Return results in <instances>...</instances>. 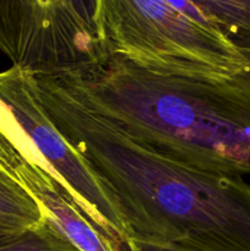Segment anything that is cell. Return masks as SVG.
<instances>
[{
	"instance_id": "cell-1",
	"label": "cell",
	"mask_w": 250,
	"mask_h": 251,
	"mask_svg": "<svg viewBox=\"0 0 250 251\" xmlns=\"http://www.w3.org/2000/svg\"><path fill=\"white\" fill-rule=\"evenodd\" d=\"M32 75L50 122L119 203L130 240L250 251V185L242 176L157 153L86 109L46 75Z\"/></svg>"
},
{
	"instance_id": "cell-2",
	"label": "cell",
	"mask_w": 250,
	"mask_h": 251,
	"mask_svg": "<svg viewBox=\"0 0 250 251\" xmlns=\"http://www.w3.org/2000/svg\"><path fill=\"white\" fill-rule=\"evenodd\" d=\"M42 75L157 153L202 171L250 173V85L244 70L167 69L113 53Z\"/></svg>"
},
{
	"instance_id": "cell-3",
	"label": "cell",
	"mask_w": 250,
	"mask_h": 251,
	"mask_svg": "<svg viewBox=\"0 0 250 251\" xmlns=\"http://www.w3.org/2000/svg\"><path fill=\"white\" fill-rule=\"evenodd\" d=\"M109 54L167 69L240 73L248 58L220 31L189 17L169 0H97Z\"/></svg>"
},
{
	"instance_id": "cell-4",
	"label": "cell",
	"mask_w": 250,
	"mask_h": 251,
	"mask_svg": "<svg viewBox=\"0 0 250 251\" xmlns=\"http://www.w3.org/2000/svg\"><path fill=\"white\" fill-rule=\"evenodd\" d=\"M0 50L31 74L59 73L109 55L97 0H0Z\"/></svg>"
},
{
	"instance_id": "cell-5",
	"label": "cell",
	"mask_w": 250,
	"mask_h": 251,
	"mask_svg": "<svg viewBox=\"0 0 250 251\" xmlns=\"http://www.w3.org/2000/svg\"><path fill=\"white\" fill-rule=\"evenodd\" d=\"M0 100L51 172L126 247L131 232L119 203L50 122L37 95L33 75L15 66L1 71Z\"/></svg>"
},
{
	"instance_id": "cell-6",
	"label": "cell",
	"mask_w": 250,
	"mask_h": 251,
	"mask_svg": "<svg viewBox=\"0 0 250 251\" xmlns=\"http://www.w3.org/2000/svg\"><path fill=\"white\" fill-rule=\"evenodd\" d=\"M0 173L26 190L80 251H127L51 172L0 100Z\"/></svg>"
},
{
	"instance_id": "cell-7",
	"label": "cell",
	"mask_w": 250,
	"mask_h": 251,
	"mask_svg": "<svg viewBox=\"0 0 250 251\" xmlns=\"http://www.w3.org/2000/svg\"><path fill=\"white\" fill-rule=\"evenodd\" d=\"M195 21L217 29L240 50L250 51V0H169Z\"/></svg>"
},
{
	"instance_id": "cell-8",
	"label": "cell",
	"mask_w": 250,
	"mask_h": 251,
	"mask_svg": "<svg viewBox=\"0 0 250 251\" xmlns=\"http://www.w3.org/2000/svg\"><path fill=\"white\" fill-rule=\"evenodd\" d=\"M46 218V211L26 190L0 173V234L34 227Z\"/></svg>"
},
{
	"instance_id": "cell-9",
	"label": "cell",
	"mask_w": 250,
	"mask_h": 251,
	"mask_svg": "<svg viewBox=\"0 0 250 251\" xmlns=\"http://www.w3.org/2000/svg\"><path fill=\"white\" fill-rule=\"evenodd\" d=\"M0 251H80L50 218L20 232L0 234Z\"/></svg>"
},
{
	"instance_id": "cell-10",
	"label": "cell",
	"mask_w": 250,
	"mask_h": 251,
	"mask_svg": "<svg viewBox=\"0 0 250 251\" xmlns=\"http://www.w3.org/2000/svg\"><path fill=\"white\" fill-rule=\"evenodd\" d=\"M127 251H206L199 248L184 244H159V243L139 242L129 240L126 244Z\"/></svg>"
},
{
	"instance_id": "cell-11",
	"label": "cell",
	"mask_w": 250,
	"mask_h": 251,
	"mask_svg": "<svg viewBox=\"0 0 250 251\" xmlns=\"http://www.w3.org/2000/svg\"><path fill=\"white\" fill-rule=\"evenodd\" d=\"M243 53L245 54V56H247L248 60H249V63H248V66L244 69V74H245V76H247V80H248V82H249V85H250V51H243Z\"/></svg>"
}]
</instances>
